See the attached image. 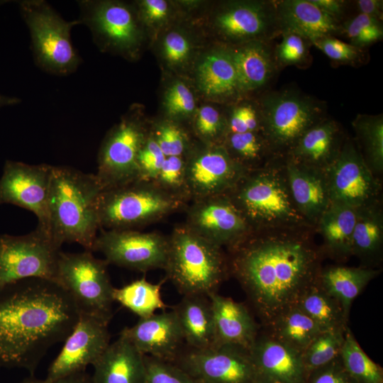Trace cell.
Wrapping results in <instances>:
<instances>
[{"label": "cell", "mask_w": 383, "mask_h": 383, "mask_svg": "<svg viewBox=\"0 0 383 383\" xmlns=\"http://www.w3.org/2000/svg\"><path fill=\"white\" fill-rule=\"evenodd\" d=\"M380 268L332 265L322 267L318 283L341 304L349 317L354 299L365 287L381 273Z\"/></svg>", "instance_id": "32"}, {"label": "cell", "mask_w": 383, "mask_h": 383, "mask_svg": "<svg viewBox=\"0 0 383 383\" xmlns=\"http://www.w3.org/2000/svg\"><path fill=\"white\" fill-rule=\"evenodd\" d=\"M226 123L227 135L261 131V116L250 104L236 107Z\"/></svg>", "instance_id": "50"}, {"label": "cell", "mask_w": 383, "mask_h": 383, "mask_svg": "<svg viewBox=\"0 0 383 383\" xmlns=\"http://www.w3.org/2000/svg\"><path fill=\"white\" fill-rule=\"evenodd\" d=\"M169 250L164 270L184 296H204L218 292L230 276L228 257L221 247L199 236L184 223L168 235Z\"/></svg>", "instance_id": "5"}, {"label": "cell", "mask_w": 383, "mask_h": 383, "mask_svg": "<svg viewBox=\"0 0 383 383\" xmlns=\"http://www.w3.org/2000/svg\"><path fill=\"white\" fill-rule=\"evenodd\" d=\"M279 31L298 35L312 43L341 32V25L310 0L275 3Z\"/></svg>", "instance_id": "26"}, {"label": "cell", "mask_w": 383, "mask_h": 383, "mask_svg": "<svg viewBox=\"0 0 383 383\" xmlns=\"http://www.w3.org/2000/svg\"><path fill=\"white\" fill-rule=\"evenodd\" d=\"M357 209L347 205L331 203L320 218L316 226L326 257L338 262H346L351 256L353 233Z\"/></svg>", "instance_id": "28"}, {"label": "cell", "mask_w": 383, "mask_h": 383, "mask_svg": "<svg viewBox=\"0 0 383 383\" xmlns=\"http://www.w3.org/2000/svg\"><path fill=\"white\" fill-rule=\"evenodd\" d=\"M109 263L92 252H65L57 261L56 282L70 296L79 314L110 322L113 316V287L108 273Z\"/></svg>", "instance_id": "8"}, {"label": "cell", "mask_w": 383, "mask_h": 383, "mask_svg": "<svg viewBox=\"0 0 383 383\" xmlns=\"http://www.w3.org/2000/svg\"><path fill=\"white\" fill-rule=\"evenodd\" d=\"M150 133L165 157H184L191 148L187 134L173 122L161 123Z\"/></svg>", "instance_id": "42"}, {"label": "cell", "mask_w": 383, "mask_h": 383, "mask_svg": "<svg viewBox=\"0 0 383 383\" xmlns=\"http://www.w3.org/2000/svg\"><path fill=\"white\" fill-rule=\"evenodd\" d=\"M92 366L93 383H145V355L121 333Z\"/></svg>", "instance_id": "27"}, {"label": "cell", "mask_w": 383, "mask_h": 383, "mask_svg": "<svg viewBox=\"0 0 383 383\" xmlns=\"http://www.w3.org/2000/svg\"><path fill=\"white\" fill-rule=\"evenodd\" d=\"M190 46L187 39L181 33L171 32L168 33L163 42L164 56L171 64H179L188 57Z\"/></svg>", "instance_id": "52"}, {"label": "cell", "mask_w": 383, "mask_h": 383, "mask_svg": "<svg viewBox=\"0 0 383 383\" xmlns=\"http://www.w3.org/2000/svg\"><path fill=\"white\" fill-rule=\"evenodd\" d=\"M324 172L332 203L359 209L382 200L381 179L350 138H346L338 157Z\"/></svg>", "instance_id": "13"}, {"label": "cell", "mask_w": 383, "mask_h": 383, "mask_svg": "<svg viewBox=\"0 0 383 383\" xmlns=\"http://www.w3.org/2000/svg\"><path fill=\"white\" fill-rule=\"evenodd\" d=\"M216 26L225 36L238 40H262L279 31L272 1L233 4L217 16Z\"/></svg>", "instance_id": "22"}, {"label": "cell", "mask_w": 383, "mask_h": 383, "mask_svg": "<svg viewBox=\"0 0 383 383\" xmlns=\"http://www.w3.org/2000/svg\"><path fill=\"white\" fill-rule=\"evenodd\" d=\"M184 211L189 229L227 250L252 232L226 194L191 201Z\"/></svg>", "instance_id": "17"}, {"label": "cell", "mask_w": 383, "mask_h": 383, "mask_svg": "<svg viewBox=\"0 0 383 383\" xmlns=\"http://www.w3.org/2000/svg\"><path fill=\"white\" fill-rule=\"evenodd\" d=\"M304 383H356L344 367L340 355L328 364L306 375Z\"/></svg>", "instance_id": "51"}, {"label": "cell", "mask_w": 383, "mask_h": 383, "mask_svg": "<svg viewBox=\"0 0 383 383\" xmlns=\"http://www.w3.org/2000/svg\"><path fill=\"white\" fill-rule=\"evenodd\" d=\"M166 278L157 284L145 277L134 280L120 288H113V299L140 318L149 317L157 310H165L168 306L161 296V288Z\"/></svg>", "instance_id": "37"}, {"label": "cell", "mask_w": 383, "mask_h": 383, "mask_svg": "<svg viewBox=\"0 0 383 383\" xmlns=\"http://www.w3.org/2000/svg\"><path fill=\"white\" fill-rule=\"evenodd\" d=\"M318 50L331 60L344 63H353L361 60L362 49L337 38H323L312 42Z\"/></svg>", "instance_id": "48"}, {"label": "cell", "mask_w": 383, "mask_h": 383, "mask_svg": "<svg viewBox=\"0 0 383 383\" xmlns=\"http://www.w3.org/2000/svg\"><path fill=\"white\" fill-rule=\"evenodd\" d=\"M289 187L304 218L316 228L331 204L325 172L284 158Z\"/></svg>", "instance_id": "25"}, {"label": "cell", "mask_w": 383, "mask_h": 383, "mask_svg": "<svg viewBox=\"0 0 383 383\" xmlns=\"http://www.w3.org/2000/svg\"><path fill=\"white\" fill-rule=\"evenodd\" d=\"M313 4L332 16L337 21L344 13L345 1L340 0H310Z\"/></svg>", "instance_id": "55"}, {"label": "cell", "mask_w": 383, "mask_h": 383, "mask_svg": "<svg viewBox=\"0 0 383 383\" xmlns=\"http://www.w3.org/2000/svg\"><path fill=\"white\" fill-rule=\"evenodd\" d=\"M260 116V132L279 158H284L307 130L325 118L318 101L292 90L267 96Z\"/></svg>", "instance_id": "9"}, {"label": "cell", "mask_w": 383, "mask_h": 383, "mask_svg": "<svg viewBox=\"0 0 383 383\" xmlns=\"http://www.w3.org/2000/svg\"><path fill=\"white\" fill-rule=\"evenodd\" d=\"M197 80L201 90L209 96H228L238 91L230 50L205 56L197 69Z\"/></svg>", "instance_id": "35"}, {"label": "cell", "mask_w": 383, "mask_h": 383, "mask_svg": "<svg viewBox=\"0 0 383 383\" xmlns=\"http://www.w3.org/2000/svg\"><path fill=\"white\" fill-rule=\"evenodd\" d=\"M102 188L95 174L68 166H52L48 213L50 233L59 245L76 243L92 252L100 229L99 197Z\"/></svg>", "instance_id": "3"}, {"label": "cell", "mask_w": 383, "mask_h": 383, "mask_svg": "<svg viewBox=\"0 0 383 383\" xmlns=\"http://www.w3.org/2000/svg\"><path fill=\"white\" fill-rule=\"evenodd\" d=\"M52 167L44 163L6 160L0 177V204H13L33 212L38 218L36 227L50 235L48 196Z\"/></svg>", "instance_id": "16"}, {"label": "cell", "mask_w": 383, "mask_h": 383, "mask_svg": "<svg viewBox=\"0 0 383 383\" xmlns=\"http://www.w3.org/2000/svg\"><path fill=\"white\" fill-rule=\"evenodd\" d=\"M186 346L195 349L211 348L214 343L211 303L204 296H184L173 306Z\"/></svg>", "instance_id": "30"}, {"label": "cell", "mask_w": 383, "mask_h": 383, "mask_svg": "<svg viewBox=\"0 0 383 383\" xmlns=\"http://www.w3.org/2000/svg\"><path fill=\"white\" fill-rule=\"evenodd\" d=\"M357 147L365 163L379 179L383 172V118L357 115L352 123Z\"/></svg>", "instance_id": "38"}, {"label": "cell", "mask_w": 383, "mask_h": 383, "mask_svg": "<svg viewBox=\"0 0 383 383\" xmlns=\"http://www.w3.org/2000/svg\"><path fill=\"white\" fill-rule=\"evenodd\" d=\"M226 195L252 231L314 228L304 218L292 199L284 158L248 171Z\"/></svg>", "instance_id": "4"}, {"label": "cell", "mask_w": 383, "mask_h": 383, "mask_svg": "<svg viewBox=\"0 0 383 383\" xmlns=\"http://www.w3.org/2000/svg\"><path fill=\"white\" fill-rule=\"evenodd\" d=\"M79 317L69 294L41 278L18 281L0 291V367L30 375L48 350L63 342Z\"/></svg>", "instance_id": "2"}, {"label": "cell", "mask_w": 383, "mask_h": 383, "mask_svg": "<svg viewBox=\"0 0 383 383\" xmlns=\"http://www.w3.org/2000/svg\"><path fill=\"white\" fill-rule=\"evenodd\" d=\"M202 145L190 148L184 156L185 192L189 202L227 194L248 172L223 145Z\"/></svg>", "instance_id": "12"}, {"label": "cell", "mask_w": 383, "mask_h": 383, "mask_svg": "<svg viewBox=\"0 0 383 383\" xmlns=\"http://www.w3.org/2000/svg\"><path fill=\"white\" fill-rule=\"evenodd\" d=\"M295 305L322 331H345L348 327L349 317L345 315L341 304L317 279L304 292Z\"/></svg>", "instance_id": "34"}, {"label": "cell", "mask_w": 383, "mask_h": 383, "mask_svg": "<svg viewBox=\"0 0 383 383\" xmlns=\"http://www.w3.org/2000/svg\"><path fill=\"white\" fill-rule=\"evenodd\" d=\"M20 101L21 100L19 98L0 94V109L5 106H14L20 103Z\"/></svg>", "instance_id": "57"}, {"label": "cell", "mask_w": 383, "mask_h": 383, "mask_svg": "<svg viewBox=\"0 0 383 383\" xmlns=\"http://www.w3.org/2000/svg\"><path fill=\"white\" fill-rule=\"evenodd\" d=\"M185 161L184 157H165L155 182L164 190L189 199L185 192Z\"/></svg>", "instance_id": "45"}, {"label": "cell", "mask_w": 383, "mask_h": 383, "mask_svg": "<svg viewBox=\"0 0 383 383\" xmlns=\"http://www.w3.org/2000/svg\"><path fill=\"white\" fill-rule=\"evenodd\" d=\"M109 322L102 318L79 314L73 330L50 365L46 381L82 371L93 364L110 344Z\"/></svg>", "instance_id": "19"}, {"label": "cell", "mask_w": 383, "mask_h": 383, "mask_svg": "<svg viewBox=\"0 0 383 383\" xmlns=\"http://www.w3.org/2000/svg\"><path fill=\"white\" fill-rule=\"evenodd\" d=\"M121 333L144 355L168 362H173L185 346L172 310L139 318L134 326L124 328Z\"/></svg>", "instance_id": "20"}, {"label": "cell", "mask_w": 383, "mask_h": 383, "mask_svg": "<svg viewBox=\"0 0 383 383\" xmlns=\"http://www.w3.org/2000/svg\"><path fill=\"white\" fill-rule=\"evenodd\" d=\"M19 383H93L91 375L89 374L86 371L72 373L52 381H46L45 379H40L30 375L25 378Z\"/></svg>", "instance_id": "54"}, {"label": "cell", "mask_w": 383, "mask_h": 383, "mask_svg": "<svg viewBox=\"0 0 383 383\" xmlns=\"http://www.w3.org/2000/svg\"><path fill=\"white\" fill-rule=\"evenodd\" d=\"M345 332L323 331L309 345L301 354L306 374L340 356Z\"/></svg>", "instance_id": "40"}, {"label": "cell", "mask_w": 383, "mask_h": 383, "mask_svg": "<svg viewBox=\"0 0 383 383\" xmlns=\"http://www.w3.org/2000/svg\"><path fill=\"white\" fill-rule=\"evenodd\" d=\"M282 35V40L275 50L278 62L282 65H301L306 62L309 54L307 40L294 33Z\"/></svg>", "instance_id": "47"}, {"label": "cell", "mask_w": 383, "mask_h": 383, "mask_svg": "<svg viewBox=\"0 0 383 383\" xmlns=\"http://www.w3.org/2000/svg\"><path fill=\"white\" fill-rule=\"evenodd\" d=\"M21 16L27 25L36 65L56 75H67L78 68L81 58L71 40V30L80 22L67 21L43 0L20 1Z\"/></svg>", "instance_id": "7"}, {"label": "cell", "mask_w": 383, "mask_h": 383, "mask_svg": "<svg viewBox=\"0 0 383 383\" xmlns=\"http://www.w3.org/2000/svg\"><path fill=\"white\" fill-rule=\"evenodd\" d=\"M315 228L252 231L227 250L230 276L238 282L262 326L295 305L313 284L325 257Z\"/></svg>", "instance_id": "1"}, {"label": "cell", "mask_w": 383, "mask_h": 383, "mask_svg": "<svg viewBox=\"0 0 383 383\" xmlns=\"http://www.w3.org/2000/svg\"><path fill=\"white\" fill-rule=\"evenodd\" d=\"M147 133L132 117L123 118L109 132L99 151L95 174L102 191L138 179L137 158Z\"/></svg>", "instance_id": "15"}, {"label": "cell", "mask_w": 383, "mask_h": 383, "mask_svg": "<svg viewBox=\"0 0 383 383\" xmlns=\"http://www.w3.org/2000/svg\"><path fill=\"white\" fill-rule=\"evenodd\" d=\"M357 209L351 255L360 261V266L379 268L383 255L382 200Z\"/></svg>", "instance_id": "29"}, {"label": "cell", "mask_w": 383, "mask_h": 383, "mask_svg": "<svg viewBox=\"0 0 383 383\" xmlns=\"http://www.w3.org/2000/svg\"><path fill=\"white\" fill-rule=\"evenodd\" d=\"M165 159L157 142L148 133L138 155V179L155 182Z\"/></svg>", "instance_id": "46"}, {"label": "cell", "mask_w": 383, "mask_h": 383, "mask_svg": "<svg viewBox=\"0 0 383 383\" xmlns=\"http://www.w3.org/2000/svg\"><path fill=\"white\" fill-rule=\"evenodd\" d=\"M167 113L171 117L189 115L195 107L193 94L183 83L173 84L167 91L165 99Z\"/></svg>", "instance_id": "49"}, {"label": "cell", "mask_w": 383, "mask_h": 383, "mask_svg": "<svg viewBox=\"0 0 383 383\" xmlns=\"http://www.w3.org/2000/svg\"><path fill=\"white\" fill-rule=\"evenodd\" d=\"M140 6L145 19L150 23L161 21L167 16L168 6L164 0H145Z\"/></svg>", "instance_id": "53"}, {"label": "cell", "mask_w": 383, "mask_h": 383, "mask_svg": "<svg viewBox=\"0 0 383 383\" xmlns=\"http://www.w3.org/2000/svg\"><path fill=\"white\" fill-rule=\"evenodd\" d=\"M222 145L230 157L247 171L262 168L279 159L261 132L230 133Z\"/></svg>", "instance_id": "36"}, {"label": "cell", "mask_w": 383, "mask_h": 383, "mask_svg": "<svg viewBox=\"0 0 383 383\" xmlns=\"http://www.w3.org/2000/svg\"><path fill=\"white\" fill-rule=\"evenodd\" d=\"M357 6L360 13L365 14L379 21L382 18L383 1L380 0H359Z\"/></svg>", "instance_id": "56"}, {"label": "cell", "mask_w": 383, "mask_h": 383, "mask_svg": "<svg viewBox=\"0 0 383 383\" xmlns=\"http://www.w3.org/2000/svg\"><path fill=\"white\" fill-rule=\"evenodd\" d=\"M60 252L61 246L38 227L21 235L0 234V291L29 278L56 282Z\"/></svg>", "instance_id": "10"}, {"label": "cell", "mask_w": 383, "mask_h": 383, "mask_svg": "<svg viewBox=\"0 0 383 383\" xmlns=\"http://www.w3.org/2000/svg\"><path fill=\"white\" fill-rule=\"evenodd\" d=\"M343 365L356 383H383V370L361 348L349 327L340 352Z\"/></svg>", "instance_id": "39"}, {"label": "cell", "mask_w": 383, "mask_h": 383, "mask_svg": "<svg viewBox=\"0 0 383 383\" xmlns=\"http://www.w3.org/2000/svg\"><path fill=\"white\" fill-rule=\"evenodd\" d=\"M345 139L340 126L325 118L307 130L284 158L325 172L338 157Z\"/></svg>", "instance_id": "24"}, {"label": "cell", "mask_w": 383, "mask_h": 383, "mask_svg": "<svg viewBox=\"0 0 383 383\" xmlns=\"http://www.w3.org/2000/svg\"><path fill=\"white\" fill-rule=\"evenodd\" d=\"M196 383H198V382H196Z\"/></svg>", "instance_id": "58"}, {"label": "cell", "mask_w": 383, "mask_h": 383, "mask_svg": "<svg viewBox=\"0 0 383 383\" xmlns=\"http://www.w3.org/2000/svg\"><path fill=\"white\" fill-rule=\"evenodd\" d=\"M189 201L155 182L135 180L103 190L99 197L100 228L135 230L185 209Z\"/></svg>", "instance_id": "6"}, {"label": "cell", "mask_w": 383, "mask_h": 383, "mask_svg": "<svg viewBox=\"0 0 383 383\" xmlns=\"http://www.w3.org/2000/svg\"><path fill=\"white\" fill-rule=\"evenodd\" d=\"M198 383H260L250 350L222 345L184 346L173 362Z\"/></svg>", "instance_id": "11"}, {"label": "cell", "mask_w": 383, "mask_h": 383, "mask_svg": "<svg viewBox=\"0 0 383 383\" xmlns=\"http://www.w3.org/2000/svg\"><path fill=\"white\" fill-rule=\"evenodd\" d=\"M261 328L271 337L302 353L323 332L319 326L296 305L280 313Z\"/></svg>", "instance_id": "33"}, {"label": "cell", "mask_w": 383, "mask_h": 383, "mask_svg": "<svg viewBox=\"0 0 383 383\" xmlns=\"http://www.w3.org/2000/svg\"><path fill=\"white\" fill-rule=\"evenodd\" d=\"M209 298L211 303L214 326L212 347L233 345L250 350L261 327L250 308L218 292L211 294Z\"/></svg>", "instance_id": "23"}, {"label": "cell", "mask_w": 383, "mask_h": 383, "mask_svg": "<svg viewBox=\"0 0 383 383\" xmlns=\"http://www.w3.org/2000/svg\"><path fill=\"white\" fill-rule=\"evenodd\" d=\"M194 130L204 144L222 145L227 135V123L221 113L211 106H202L198 111Z\"/></svg>", "instance_id": "43"}, {"label": "cell", "mask_w": 383, "mask_h": 383, "mask_svg": "<svg viewBox=\"0 0 383 383\" xmlns=\"http://www.w3.org/2000/svg\"><path fill=\"white\" fill-rule=\"evenodd\" d=\"M235 70L238 89L249 91L264 86L272 77L274 60L262 40H252L230 50Z\"/></svg>", "instance_id": "31"}, {"label": "cell", "mask_w": 383, "mask_h": 383, "mask_svg": "<svg viewBox=\"0 0 383 383\" xmlns=\"http://www.w3.org/2000/svg\"><path fill=\"white\" fill-rule=\"evenodd\" d=\"M145 383H196L185 371L172 362L145 355Z\"/></svg>", "instance_id": "44"}, {"label": "cell", "mask_w": 383, "mask_h": 383, "mask_svg": "<svg viewBox=\"0 0 383 383\" xmlns=\"http://www.w3.org/2000/svg\"><path fill=\"white\" fill-rule=\"evenodd\" d=\"M260 383H304L301 353L278 341L261 327L250 349Z\"/></svg>", "instance_id": "21"}, {"label": "cell", "mask_w": 383, "mask_h": 383, "mask_svg": "<svg viewBox=\"0 0 383 383\" xmlns=\"http://www.w3.org/2000/svg\"><path fill=\"white\" fill-rule=\"evenodd\" d=\"M78 21L91 30L94 42L104 49L131 53L139 43L140 31L134 13L127 5L117 1H77Z\"/></svg>", "instance_id": "18"}, {"label": "cell", "mask_w": 383, "mask_h": 383, "mask_svg": "<svg viewBox=\"0 0 383 383\" xmlns=\"http://www.w3.org/2000/svg\"><path fill=\"white\" fill-rule=\"evenodd\" d=\"M350 44L362 48L380 40L383 37L381 21L360 13L341 25Z\"/></svg>", "instance_id": "41"}, {"label": "cell", "mask_w": 383, "mask_h": 383, "mask_svg": "<svg viewBox=\"0 0 383 383\" xmlns=\"http://www.w3.org/2000/svg\"><path fill=\"white\" fill-rule=\"evenodd\" d=\"M168 250V236L160 233L104 229L92 248L101 252L109 264L142 272L164 270Z\"/></svg>", "instance_id": "14"}]
</instances>
